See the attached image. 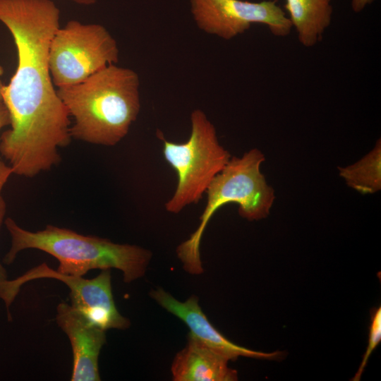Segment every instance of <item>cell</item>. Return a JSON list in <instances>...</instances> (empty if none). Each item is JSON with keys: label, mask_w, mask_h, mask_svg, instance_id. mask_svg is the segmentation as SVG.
<instances>
[{"label": "cell", "mask_w": 381, "mask_h": 381, "mask_svg": "<svg viewBox=\"0 0 381 381\" xmlns=\"http://www.w3.org/2000/svg\"><path fill=\"white\" fill-rule=\"evenodd\" d=\"M151 297L168 312L181 320L189 328V335L205 345L222 353L229 360L235 361L239 356L267 360H282L285 351L265 353L238 346L224 337L208 320L198 304L195 296L185 302L179 301L162 289L153 290Z\"/></svg>", "instance_id": "9c48e42d"}, {"label": "cell", "mask_w": 381, "mask_h": 381, "mask_svg": "<svg viewBox=\"0 0 381 381\" xmlns=\"http://www.w3.org/2000/svg\"><path fill=\"white\" fill-rule=\"evenodd\" d=\"M12 174L13 171L11 167L8 166L0 159V229L6 213V203L2 197V190ZM8 280L6 270L0 262V299L3 301L5 304L8 319L10 320L11 319L10 307L13 302L10 298L8 293Z\"/></svg>", "instance_id": "5bb4252c"}, {"label": "cell", "mask_w": 381, "mask_h": 381, "mask_svg": "<svg viewBox=\"0 0 381 381\" xmlns=\"http://www.w3.org/2000/svg\"><path fill=\"white\" fill-rule=\"evenodd\" d=\"M73 3L83 6H90L95 4L97 0H71Z\"/></svg>", "instance_id": "ac0fdd59"}, {"label": "cell", "mask_w": 381, "mask_h": 381, "mask_svg": "<svg viewBox=\"0 0 381 381\" xmlns=\"http://www.w3.org/2000/svg\"><path fill=\"white\" fill-rule=\"evenodd\" d=\"M190 12L202 31L229 40L250 29L266 25L276 37H286L292 29L289 18L277 0H189Z\"/></svg>", "instance_id": "52a82bcc"}, {"label": "cell", "mask_w": 381, "mask_h": 381, "mask_svg": "<svg viewBox=\"0 0 381 381\" xmlns=\"http://www.w3.org/2000/svg\"><path fill=\"white\" fill-rule=\"evenodd\" d=\"M190 123V137L183 143L168 141L160 131L157 133L163 141L164 157L178 176L175 192L165 203L166 210L174 214L198 203L231 157L220 145L216 128L203 111L194 109Z\"/></svg>", "instance_id": "5b68a950"}, {"label": "cell", "mask_w": 381, "mask_h": 381, "mask_svg": "<svg viewBox=\"0 0 381 381\" xmlns=\"http://www.w3.org/2000/svg\"><path fill=\"white\" fill-rule=\"evenodd\" d=\"M3 73H4V68L3 67L0 65V99H1V90H2V88L4 85V84L3 83L2 80H1V76L3 75Z\"/></svg>", "instance_id": "d6986e66"}, {"label": "cell", "mask_w": 381, "mask_h": 381, "mask_svg": "<svg viewBox=\"0 0 381 381\" xmlns=\"http://www.w3.org/2000/svg\"><path fill=\"white\" fill-rule=\"evenodd\" d=\"M52 0H0V21L16 47L18 65L1 99L11 128L0 137V153L13 174L34 177L61 161L70 143L68 111L54 88L49 67L51 41L60 23Z\"/></svg>", "instance_id": "6da1fadb"}, {"label": "cell", "mask_w": 381, "mask_h": 381, "mask_svg": "<svg viewBox=\"0 0 381 381\" xmlns=\"http://www.w3.org/2000/svg\"><path fill=\"white\" fill-rule=\"evenodd\" d=\"M56 323L70 341L73 357L71 381H99V357L106 343V330L70 304L56 308Z\"/></svg>", "instance_id": "30bf717a"}, {"label": "cell", "mask_w": 381, "mask_h": 381, "mask_svg": "<svg viewBox=\"0 0 381 381\" xmlns=\"http://www.w3.org/2000/svg\"><path fill=\"white\" fill-rule=\"evenodd\" d=\"M5 225L11 238L4 258L6 265L11 264L20 251L37 249L59 261L56 271L61 274L83 277L91 270L115 268L122 272L124 282L130 283L145 274L152 257L150 250L138 246L116 243L53 225L30 231L10 217Z\"/></svg>", "instance_id": "3957f363"}, {"label": "cell", "mask_w": 381, "mask_h": 381, "mask_svg": "<svg viewBox=\"0 0 381 381\" xmlns=\"http://www.w3.org/2000/svg\"><path fill=\"white\" fill-rule=\"evenodd\" d=\"M381 341V307L373 309L371 313V323L370 326L368 344L363 355L361 363L356 373L355 376L351 379L353 381H358L361 379V375L365 368L368 358Z\"/></svg>", "instance_id": "9a60e30c"}, {"label": "cell", "mask_w": 381, "mask_h": 381, "mask_svg": "<svg viewBox=\"0 0 381 381\" xmlns=\"http://www.w3.org/2000/svg\"><path fill=\"white\" fill-rule=\"evenodd\" d=\"M375 0H351V8L355 13L361 12L366 6L370 5Z\"/></svg>", "instance_id": "e0dca14e"}, {"label": "cell", "mask_w": 381, "mask_h": 381, "mask_svg": "<svg viewBox=\"0 0 381 381\" xmlns=\"http://www.w3.org/2000/svg\"><path fill=\"white\" fill-rule=\"evenodd\" d=\"M10 123L11 119L8 111L2 99H0V130Z\"/></svg>", "instance_id": "2e32d148"}, {"label": "cell", "mask_w": 381, "mask_h": 381, "mask_svg": "<svg viewBox=\"0 0 381 381\" xmlns=\"http://www.w3.org/2000/svg\"><path fill=\"white\" fill-rule=\"evenodd\" d=\"M188 344L175 356L174 381H235L237 371L228 367L229 358L188 334Z\"/></svg>", "instance_id": "8fae6325"}, {"label": "cell", "mask_w": 381, "mask_h": 381, "mask_svg": "<svg viewBox=\"0 0 381 381\" xmlns=\"http://www.w3.org/2000/svg\"><path fill=\"white\" fill-rule=\"evenodd\" d=\"M265 156L252 149L241 157H231L213 179L205 193L207 202L196 230L176 249L184 270L193 274L203 272L200 244L207 224L215 212L228 203L238 205V214L249 221L267 217L275 196L260 171Z\"/></svg>", "instance_id": "277c9868"}, {"label": "cell", "mask_w": 381, "mask_h": 381, "mask_svg": "<svg viewBox=\"0 0 381 381\" xmlns=\"http://www.w3.org/2000/svg\"><path fill=\"white\" fill-rule=\"evenodd\" d=\"M284 8L294 28L298 42L306 47L320 42L330 25L332 0H285Z\"/></svg>", "instance_id": "7c38bea8"}, {"label": "cell", "mask_w": 381, "mask_h": 381, "mask_svg": "<svg viewBox=\"0 0 381 381\" xmlns=\"http://www.w3.org/2000/svg\"><path fill=\"white\" fill-rule=\"evenodd\" d=\"M44 278L64 283L70 290V305L102 329H126L129 327V320L119 312L114 303L110 270H102L96 277L89 279L61 274L44 262L21 276L8 280L11 298L15 300L24 284Z\"/></svg>", "instance_id": "ba28073f"}, {"label": "cell", "mask_w": 381, "mask_h": 381, "mask_svg": "<svg viewBox=\"0 0 381 381\" xmlns=\"http://www.w3.org/2000/svg\"><path fill=\"white\" fill-rule=\"evenodd\" d=\"M116 40L100 24L69 20L56 31L50 43L49 67L54 86L80 83L106 66L116 64Z\"/></svg>", "instance_id": "8992f818"}, {"label": "cell", "mask_w": 381, "mask_h": 381, "mask_svg": "<svg viewBox=\"0 0 381 381\" xmlns=\"http://www.w3.org/2000/svg\"><path fill=\"white\" fill-rule=\"evenodd\" d=\"M380 140L372 151L361 160L346 167H339V175L346 183L363 194L374 193L381 188Z\"/></svg>", "instance_id": "4fadbf2b"}, {"label": "cell", "mask_w": 381, "mask_h": 381, "mask_svg": "<svg viewBox=\"0 0 381 381\" xmlns=\"http://www.w3.org/2000/svg\"><path fill=\"white\" fill-rule=\"evenodd\" d=\"M56 91L74 120L71 138L91 144L116 145L128 134L140 110L138 73L116 64Z\"/></svg>", "instance_id": "7a4b0ae2"}]
</instances>
